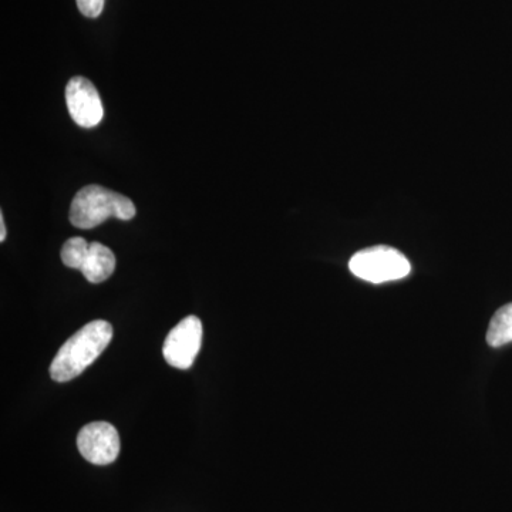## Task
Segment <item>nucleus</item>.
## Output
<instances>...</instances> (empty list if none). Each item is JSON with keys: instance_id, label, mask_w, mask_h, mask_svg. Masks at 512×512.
Instances as JSON below:
<instances>
[{"instance_id": "nucleus-9", "label": "nucleus", "mask_w": 512, "mask_h": 512, "mask_svg": "<svg viewBox=\"0 0 512 512\" xmlns=\"http://www.w3.org/2000/svg\"><path fill=\"white\" fill-rule=\"evenodd\" d=\"M90 244H87L86 239L82 237H74L67 239L66 244L63 245L62 256L63 264L73 269H82L84 262H86L87 254H89Z\"/></svg>"}, {"instance_id": "nucleus-3", "label": "nucleus", "mask_w": 512, "mask_h": 512, "mask_svg": "<svg viewBox=\"0 0 512 512\" xmlns=\"http://www.w3.org/2000/svg\"><path fill=\"white\" fill-rule=\"evenodd\" d=\"M349 268L357 278L372 284L399 281L412 271L409 259L402 252L386 245L356 252L350 259Z\"/></svg>"}, {"instance_id": "nucleus-1", "label": "nucleus", "mask_w": 512, "mask_h": 512, "mask_svg": "<svg viewBox=\"0 0 512 512\" xmlns=\"http://www.w3.org/2000/svg\"><path fill=\"white\" fill-rule=\"evenodd\" d=\"M111 339L113 326L106 320H93L83 326L57 352L50 365V376L55 382L64 383L82 375L106 350Z\"/></svg>"}, {"instance_id": "nucleus-11", "label": "nucleus", "mask_w": 512, "mask_h": 512, "mask_svg": "<svg viewBox=\"0 0 512 512\" xmlns=\"http://www.w3.org/2000/svg\"><path fill=\"white\" fill-rule=\"evenodd\" d=\"M6 239V225L5 218H3L2 212H0V242H5Z\"/></svg>"}, {"instance_id": "nucleus-4", "label": "nucleus", "mask_w": 512, "mask_h": 512, "mask_svg": "<svg viewBox=\"0 0 512 512\" xmlns=\"http://www.w3.org/2000/svg\"><path fill=\"white\" fill-rule=\"evenodd\" d=\"M202 342V323L197 316H187L165 338L163 356L168 365L187 370L194 365Z\"/></svg>"}, {"instance_id": "nucleus-7", "label": "nucleus", "mask_w": 512, "mask_h": 512, "mask_svg": "<svg viewBox=\"0 0 512 512\" xmlns=\"http://www.w3.org/2000/svg\"><path fill=\"white\" fill-rule=\"evenodd\" d=\"M116 269V256L110 248L100 242H92L86 262L82 266V274L90 284H101L113 275Z\"/></svg>"}, {"instance_id": "nucleus-2", "label": "nucleus", "mask_w": 512, "mask_h": 512, "mask_svg": "<svg viewBox=\"0 0 512 512\" xmlns=\"http://www.w3.org/2000/svg\"><path fill=\"white\" fill-rule=\"evenodd\" d=\"M134 215L136 207L126 195L100 185H87L73 198L69 218L76 228L92 229L109 218L128 221L133 220Z\"/></svg>"}, {"instance_id": "nucleus-8", "label": "nucleus", "mask_w": 512, "mask_h": 512, "mask_svg": "<svg viewBox=\"0 0 512 512\" xmlns=\"http://www.w3.org/2000/svg\"><path fill=\"white\" fill-rule=\"evenodd\" d=\"M487 342L493 348H501L512 342V303L495 312L488 326Z\"/></svg>"}, {"instance_id": "nucleus-6", "label": "nucleus", "mask_w": 512, "mask_h": 512, "mask_svg": "<svg viewBox=\"0 0 512 512\" xmlns=\"http://www.w3.org/2000/svg\"><path fill=\"white\" fill-rule=\"evenodd\" d=\"M66 104L77 126H99L104 117L103 103L94 84L86 77H73L66 86Z\"/></svg>"}, {"instance_id": "nucleus-10", "label": "nucleus", "mask_w": 512, "mask_h": 512, "mask_svg": "<svg viewBox=\"0 0 512 512\" xmlns=\"http://www.w3.org/2000/svg\"><path fill=\"white\" fill-rule=\"evenodd\" d=\"M77 8L86 18H99L104 9V0H76Z\"/></svg>"}, {"instance_id": "nucleus-5", "label": "nucleus", "mask_w": 512, "mask_h": 512, "mask_svg": "<svg viewBox=\"0 0 512 512\" xmlns=\"http://www.w3.org/2000/svg\"><path fill=\"white\" fill-rule=\"evenodd\" d=\"M77 448L84 460L94 466H109L120 454L119 431L107 421H93L80 430Z\"/></svg>"}]
</instances>
